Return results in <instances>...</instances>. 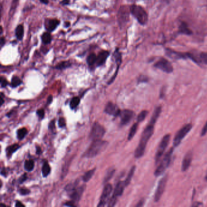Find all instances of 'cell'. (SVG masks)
Listing matches in <instances>:
<instances>
[{
  "label": "cell",
  "mask_w": 207,
  "mask_h": 207,
  "mask_svg": "<svg viewBox=\"0 0 207 207\" xmlns=\"http://www.w3.org/2000/svg\"><path fill=\"white\" fill-rule=\"evenodd\" d=\"M206 133H207V122L202 129V131L201 133V135L204 136Z\"/></svg>",
  "instance_id": "43"
},
{
  "label": "cell",
  "mask_w": 207,
  "mask_h": 207,
  "mask_svg": "<svg viewBox=\"0 0 207 207\" xmlns=\"http://www.w3.org/2000/svg\"><path fill=\"white\" fill-rule=\"evenodd\" d=\"M19 193L22 195H27L30 193V191L26 188H22L19 190Z\"/></svg>",
  "instance_id": "42"
},
{
  "label": "cell",
  "mask_w": 207,
  "mask_h": 207,
  "mask_svg": "<svg viewBox=\"0 0 207 207\" xmlns=\"http://www.w3.org/2000/svg\"><path fill=\"white\" fill-rule=\"evenodd\" d=\"M179 31L181 33L185 34V35H191V34L192 33V32L191 31L190 29H189L188 24L185 22L181 23V24H180V26H179Z\"/></svg>",
  "instance_id": "21"
},
{
  "label": "cell",
  "mask_w": 207,
  "mask_h": 207,
  "mask_svg": "<svg viewBox=\"0 0 207 207\" xmlns=\"http://www.w3.org/2000/svg\"><path fill=\"white\" fill-rule=\"evenodd\" d=\"M192 160V153L191 151H188L185 156L182 164V171L185 172L187 171L190 167L191 161Z\"/></svg>",
  "instance_id": "17"
},
{
  "label": "cell",
  "mask_w": 207,
  "mask_h": 207,
  "mask_svg": "<svg viewBox=\"0 0 207 207\" xmlns=\"http://www.w3.org/2000/svg\"><path fill=\"white\" fill-rule=\"evenodd\" d=\"M50 172H51L50 165L47 162H46L43 164V168H42V174H43V177H46L48 175L50 174Z\"/></svg>",
  "instance_id": "28"
},
{
  "label": "cell",
  "mask_w": 207,
  "mask_h": 207,
  "mask_svg": "<svg viewBox=\"0 0 207 207\" xmlns=\"http://www.w3.org/2000/svg\"><path fill=\"white\" fill-rule=\"evenodd\" d=\"M143 205H144V200L142 199L136 205V206H143Z\"/></svg>",
  "instance_id": "47"
},
{
  "label": "cell",
  "mask_w": 207,
  "mask_h": 207,
  "mask_svg": "<svg viewBox=\"0 0 207 207\" xmlns=\"http://www.w3.org/2000/svg\"><path fill=\"white\" fill-rule=\"evenodd\" d=\"M114 172H115V169H110L107 171L106 174L105 176L104 183L108 182L110 180V179L113 177V176L114 174Z\"/></svg>",
  "instance_id": "36"
},
{
  "label": "cell",
  "mask_w": 207,
  "mask_h": 207,
  "mask_svg": "<svg viewBox=\"0 0 207 207\" xmlns=\"http://www.w3.org/2000/svg\"><path fill=\"white\" fill-rule=\"evenodd\" d=\"M60 24V21L56 19H47L44 22L46 29L49 32H53L57 29Z\"/></svg>",
  "instance_id": "16"
},
{
  "label": "cell",
  "mask_w": 207,
  "mask_h": 207,
  "mask_svg": "<svg viewBox=\"0 0 207 207\" xmlns=\"http://www.w3.org/2000/svg\"><path fill=\"white\" fill-rule=\"evenodd\" d=\"M22 83V80H21V79L18 77H17V76H13L12 77L11 81V86L13 88H16L19 86Z\"/></svg>",
  "instance_id": "33"
},
{
  "label": "cell",
  "mask_w": 207,
  "mask_h": 207,
  "mask_svg": "<svg viewBox=\"0 0 207 207\" xmlns=\"http://www.w3.org/2000/svg\"><path fill=\"white\" fill-rule=\"evenodd\" d=\"M187 57L196 63L207 65V52H202L197 55L193 53H187Z\"/></svg>",
  "instance_id": "12"
},
{
  "label": "cell",
  "mask_w": 207,
  "mask_h": 207,
  "mask_svg": "<svg viewBox=\"0 0 207 207\" xmlns=\"http://www.w3.org/2000/svg\"><path fill=\"white\" fill-rule=\"evenodd\" d=\"M15 35L18 40H22L24 36V27L22 24L18 25L15 29Z\"/></svg>",
  "instance_id": "22"
},
{
  "label": "cell",
  "mask_w": 207,
  "mask_h": 207,
  "mask_svg": "<svg viewBox=\"0 0 207 207\" xmlns=\"http://www.w3.org/2000/svg\"><path fill=\"white\" fill-rule=\"evenodd\" d=\"M15 206H24V205L22 202H18V201H17V202H16Z\"/></svg>",
  "instance_id": "51"
},
{
  "label": "cell",
  "mask_w": 207,
  "mask_h": 207,
  "mask_svg": "<svg viewBox=\"0 0 207 207\" xmlns=\"http://www.w3.org/2000/svg\"><path fill=\"white\" fill-rule=\"evenodd\" d=\"M192 126L191 124H187L183 126L179 131L177 133L173 141V145L174 147H178L182 140L184 139V137L187 135L191 131Z\"/></svg>",
  "instance_id": "8"
},
{
  "label": "cell",
  "mask_w": 207,
  "mask_h": 207,
  "mask_svg": "<svg viewBox=\"0 0 207 207\" xmlns=\"http://www.w3.org/2000/svg\"><path fill=\"white\" fill-rule=\"evenodd\" d=\"M108 142L101 140V139L92 141L90 147L88 148L85 153V157L87 158H93L97 156L106 148Z\"/></svg>",
  "instance_id": "2"
},
{
  "label": "cell",
  "mask_w": 207,
  "mask_h": 207,
  "mask_svg": "<svg viewBox=\"0 0 207 207\" xmlns=\"http://www.w3.org/2000/svg\"><path fill=\"white\" fill-rule=\"evenodd\" d=\"M148 112L146 110H144V111H142L139 114V115L137 116V123H140L142 122V121H143L145 118L147 117V115H148Z\"/></svg>",
  "instance_id": "37"
},
{
  "label": "cell",
  "mask_w": 207,
  "mask_h": 207,
  "mask_svg": "<svg viewBox=\"0 0 207 207\" xmlns=\"http://www.w3.org/2000/svg\"><path fill=\"white\" fill-rule=\"evenodd\" d=\"M105 112L108 114L111 115L119 116L121 111L119 108V107L115 104H114V103L112 102H109L107 103L105 106Z\"/></svg>",
  "instance_id": "14"
},
{
  "label": "cell",
  "mask_w": 207,
  "mask_h": 207,
  "mask_svg": "<svg viewBox=\"0 0 207 207\" xmlns=\"http://www.w3.org/2000/svg\"><path fill=\"white\" fill-rule=\"evenodd\" d=\"M167 56L170 58H175V59H181V58H187V53H182L178 52L176 51H172L169 49H166Z\"/></svg>",
  "instance_id": "19"
},
{
  "label": "cell",
  "mask_w": 207,
  "mask_h": 207,
  "mask_svg": "<svg viewBox=\"0 0 207 207\" xmlns=\"http://www.w3.org/2000/svg\"><path fill=\"white\" fill-rule=\"evenodd\" d=\"M58 126L60 128H63L66 126V120L63 117H61L58 120Z\"/></svg>",
  "instance_id": "40"
},
{
  "label": "cell",
  "mask_w": 207,
  "mask_h": 207,
  "mask_svg": "<svg viewBox=\"0 0 207 207\" xmlns=\"http://www.w3.org/2000/svg\"><path fill=\"white\" fill-rule=\"evenodd\" d=\"M174 148H171L169 149V150L167 152V153L165 154V156L163 157V159L161 161L160 163L158 165V166L156 168L155 172H154V175L156 177L160 176L162 175L165 171L167 169V168L169 167V165L171 162V157L173 153Z\"/></svg>",
  "instance_id": "4"
},
{
  "label": "cell",
  "mask_w": 207,
  "mask_h": 207,
  "mask_svg": "<svg viewBox=\"0 0 207 207\" xmlns=\"http://www.w3.org/2000/svg\"><path fill=\"white\" fill-rule=\"evenodd\" d=\"M135 171V166H133L131 168L130 171H129L128 176L125 181V183L126 187H127V186L130 183L131 181V179L134 174Z\"/></svg>",
  "instance_id": "23"
},
{
  "label": "cell",
  "mask_w": 207,
  "mask_h": 207,
  "mask_svg": "<svg viewBox=\"0 0 207 207\" xmlns=\"http://www.w3.org/2000/svg\"><path fill=\"white\" fill-rule=\"evenodd\" d=\"M85 187H86L85 185H81L78 187H76L74 190V191L70 193V197L72 199L73 202L75 203L80 201L83 192V191L85 190Z\"/></svg>",
  "instance_id": "15"
},
{
  "label": "cell",
  "mask_w": 207,
  "mask_h": 207,
  "mask_svg": "<svg viewBox=\"0 0 207 207\" xmlns=\"http://www.w3.org/2000/svg\"><path fill=\"white\" fill-rule=\"evenodd\" d=\"M167 180H168L167 176H165L161 179V180L159 181V182H158L157 188L155 193V196H154V201L156 202L159 201L162 194H163V192L165 190V188H166Z\"/></svg>",
  "instance_id": "11"
},
{
  "label": "cell",
  "mask_w": 207,
  "mask_h": 207,
  "mask_svg": "<svg viewBox=\"0 0 207 207\" xmlns=\"http://www.w3.org/2000/svg\"><path fill=\"white\" fill-rule=\"evenodd\" d=\"M41 40H42L43 43L45 44H49L52 41V36L49 32H46L43 33L41 36Z\"/></svg>",
  "instance_id": "25"
},
{
  "label": "cell",
  "mask_w": 207,
  "mask_h": 207,
  "mask_svg": "<svg viewBox=\"0 0 207 207\" xmlns=\"http://www.w3.org/2000/svg\"><path fill=\"white\" fill-rule=\"evenodd\" d=\"M95 171V168L87 171L86 173L84 174V176H83L82 179H83V182H89V181H90L91 179L92 178V177L94 174Z\"/></svg>",
  "instance_id": "26"
},
{
  "label": "cell",
  "mask_w": 207,
  "mask_h": 207,
  "mask_svg": "<svg viewBox=\"0 0 207 207\" xmlns=\"http://www.w3.org/2000/svg\"><path fill=\"white\" fill-rule=\"evenodd\" d=\"M8 85V81H7L3 77H1V88H4Z\"/></svg>",
  "instance_id": "44"
},
{
  "label": "cell",
  "mask_w": 207,
  "mask_h": 207,
  "mask_svg": "<svg viewBox=\"0 0 207 207\" xmlns=\"http://www.w3.org/2000/svg\"><path fill=\"white\" fill-rule=\"evenodd\" d=\"M5 44V40L3 37H1V43H0V44H1V47L4 46V44Z\"/></svg>",
  "instance_id": "50"
},
{
  "label": "cell",
  "mask_w": 207,
  "mask_h": 207,
  "mask_svg": "<svg viewBox=\"0 0 207 207\" xmlns=\"http://www.w3.org/2000/svg\"><path fill=\"white\" fill-rule=\"evenodd\" d=\"M205 180L207 181V172H206V176H205Z\"/></svg>",
  "instance_id": "57"
},
{
  "label": "cell",
  "mask_w": 207,
  "mask_h": 207,
  "mask_svg": "<svg viewBox=\"0 0 207 207\" xmlns=\"http://www.w3.org/2000/svg\"><path fill=\"white\" fill-rule=\"evenodd\" d=\"M18 4V0H13L11 6H10V12H9V17L10 18L13 15L14 13L15 12Z\"/></svg>",
  "instance_id": "31"
},
{
  "label": "cell",
  "mask_w": 207,
  "mask_h": 207,
  "mask_svg": "<svg viewBox=\"0 0 207 207\" xmlns=\"http://www.w3.org/2000/svg\"><path fill=\"white\" fill-rule=\"evenodd\" d=\"M125 187L126 185L125 182H119L116 185L113 196L116 198H118L119 197L121 196L123 194L124 189H125Z\"/></svg>",
  "instance_id": "20"
},
{
  "label": "cell",
  "mask_w": 207,
  "mask_h": 207,
  "mask_svg": "<svg viewBox=\"0 0 207 207\" xmlns=\"http://www.w3.org/2000/svg\"><path fill=\"white\" fill-rule=\"evenodd\" d=\"M129 13H131L130 8L126 6H122L120 8L117 13V20L120 27L125 26L129 22Z\"/></svg>",
  "instance_id": "6"
},
{
  "label": "cell",
  "mask_w": 207,
  "mask_h": 207,
  "mask_svg": "<svg viewBox=\"0 0 207 207\" xmlns=\"http://www.w3.org/2000/svg\"><path fill=\"white\" fill-rule=\"evenodd\" d=\"M148 81V78L147 76L141 75L140 77L138 79V82L139 83H143V82H147Z\"/></svg>",
  "instance_id": "41"
},
{
  "label": "cell",
  "mask_w": 207,
  "mask_h": 207,
  "mask_svg": "<svg viewBox=\"0 0 207 207\" xmlns=\"http://www.w3.org/2000/svg\"><path fill=\"white\" fill-rule=\"evenodd\" d=\"M40 1L44 4H47L48 3H49V1H48V0H40Z\"/></svg>",
  "instance_id": "54"
},
{
  "label": "cell",
  "mask_w": 207,
  "mask_h": 207,
  "mask_svg": "<svg viewBox=\"0 0 207 207\" xmlns=\"http://www.w3.org/2000/svg\"><path fill=\"white\" fill-rule=\"evenodd\" d=\"M27 133V130L26 128H21L19 129L18 130V131H17V138H18V139L19 140H22L23 139L24 137L26 135Z\"/></svg>",
  "instance_id": "32"
},
{
  "label": "cell",
  "mask_w": 207,
  "mask_h": 207,
  "mask_svg": "<svg viewBox=\"0 0 207 207\" xmlns=\"http://www.w3.org/2000/svg\"><path fill=\"white\" fill-rule=\"evenodd\" d=\"M49 129L51 130H53V128H55V120H52L50 123H49Z\"/></svg>",
  "instance_id": "46"
},
{
  "label": "cell",
  "mask_w": 207,
  "mask_h": 207,
  "mask_svg": "<svg viewBox=\"0 0 207 207\" xmlns=\"http://www.w3.org/2000/svg\"><path fill=\"white\" fill-rule=\"evenodd\" d=\"M37 115L40 119H42L44 116V110L43 109H38L37 111Z\"/></svg>",
  "instance_id": "39"
},
{
  "label": "cell",
  "mask_w": 207,
  "mask_h": 207,
  "mask_svg": "<svg viewBox=\"0 0 207 207\" xmlns=\"http://www.w3.org/2000/svg\"><path fill=\"white\" fill-rule=\"evenodd\" d=\"M137 128H138V123H134L133 125V126L131 128V129L129 131V133L128 137V140H131L134 137V136L135 135V134L137 132Z\"/></svg>",
  "instance_id": "27"
},
{
  "label": "cell",
  "mask_w": 207,
  "mask_h": 207,
  "mask_svg": "<svg viewBox=\"0 0 207 207\" xmlns=\"http://www.w3.org/2000/svg\"><path fill=\"white\" fill-rule=\"evenodd\" d=\"M36 148H37V154H40L41 153V149L40 148V147H37Z\"/></svg>",
  "instance_id": "52"
},
{
  "label": "cell",
  "mask_w": 207,
  "mask_h": 207,
  "mask_svg": "<svg viewBox=\"0 0 207 207\" xmlns=\"http://www.w3.org/2000/svg\"><path fill=\"white\" fill-rule=\"evenodd\" d=\"M75 202H73V201H72V202H67L66 204H65V206H74V204Z\"/></svg>",
  "instance_id": "48"
},
{
  "label": "cell",
  "mask_w": 207,
  "mask_h": 207,
  "mask_svg": "<svg viewBox=\"0 0 207 207\" xmlns=\"http://www.w3.org/2000/svg\"><path fill=\"white\" fill-rule=\"evenodd\" d=\"M97 56H96L95 53H91L87 58V63L89 66H93L97 62Z\"/></svg>",
  "instance_id": "29"
},
{
  "label": "cell",
  "mask_w": 207,
  "mask_h": 207,
  "mask_svg": "<svg viewBox=\"0 0 207 207\" xmlns=\"http://www.w3.org/2000/svg\"><path fill=\"white\" fill-rule=\"evenodd\" d=\"M24 168L27 171H32L34 168V162L32 160H26L24 163Z\"/></svg>",
  "instance_id": "35"
},
{
  "label": "cell",
  "mask_w": 207,
  "mask_h": 207,
  "mask_svg": "<svg viewBox=\"0 0 207 207\" xmlns=\"http://www.w3.org/2000/svg\"><path fill=\"white\" fill-rule=\"evenodd\" d=\"M70 1L69 0H63V1H61V4L63 5H67L68 4H69Z\"/></svg>",
  "instance_id": "49"
},
{
  "label": "cell",
  "mask_w": 207,
  "mask_h": 207,
  "mask_svg": "<svg viewBox=\"0 0 207 207\" xmlns=\"http://www.w3.org/2000/svg\"><path fill=\"white\" fill-rule=\"evenodd\" d=\"M71 66V63L69 61H62L61 63H58L56 66V68L57 69L61 70V69H65L66 68L69 67Z\"/></svg>",
  "instance_id": "30"
},
{
  "label": "cell",
  "mask_w": 207,
  "mask_h": 207,
  "mask_svg": "<svg viewBox=\"0 0 207 207\" xmlns=\"http://www.w3.org/2000/svg\"><path fill=\"white\" fill-rule=\"evenodd\" d=\"M154 66L168 74L171 73L173 71V67H172L171 63L168 60L164 58L158 60L156 63H155Z\"/></svg>",
  "instance_id": "9"
},
{
  "label": "cell",
  "mask_w": 207,
  "mask_h": 207,
  "mask_svg": "<svg viewBox=\"0 0 207 207\" xmlns=\"http://www.w3.org/2000/svg\"><path fill=\"white\" fill-rule=\"evenodd\" d=\"M106 133L105 129L99 123H95L91 129L89 139L92 141L101 139Z\"/></svg>",
  "instance_id": "7"
},
{
  "label": "cell",
  "mask_w": 207,
  "mask_h": 207,
  "mask_svg": "<svg viewBox=\"0 0 207 207\" xmlns=\"http://www.w3.org/2000/svg\"><path fill=\"white\" fill-rule=\"evenodd\" d=\"M130 12L140 24L144 25L147 23L148 16L142 7L135 4L132 5L130 7Z\"/></svg>",
  "instance_id": "3"
},
{
  "label": "cell",
  "mask_w": 207,
  "mask_h": 207,
  "mask_svg": "<svg viewBox=\"0 0 207 207\" xmlns=\"http://www.w3.org/2000/svg\"><path fill=\"white\" fill-rule=\"evenodd\" d=\"M66 27H68V26H69V24L70 23H66Z\"/></svg>",
  "instance_id": "56"
},
{
  "label": "cell",
  "mask_w": 207,
  "mask_h": 207,
  "mask_svg": "<svg viewBox=\"0 0 207 207\" xmlns=\"http://www.w3.org/2000/svg\"><path fill=\"white\" fill-rule=\"evenodd\" d=\"M52 97L49 96V98L47 99V104H50V103L52 102Z\"/></svg>",
  "instance_id": "53"
},
{
  "label": "cell",
  "mask_w": 207,
  "mask_h": 207,
  "mask_svg": "<svg viewBox=\"0 0 207 207\" xmlns=\"http://www.w3.org/2000/svg\"><path fill=\"white\" fill-rule=\"evenodd\" d=\"M80 98L78 97H74L71 100V101L70 102V108L72 109L76 108L80 104Z\"/></svg>",
  "instance_id": "34"
},
{
  "label": "cell",
  "mask_w": 207,
  "mask_h": 207,
  "mask_svg": "<svg viewBox=\"0 0 207 207\" xmlns=\"http://www.w3.org/2000/svg\"><path fill=\"white\" fill-rule=\"evenodd\" d=\"M161 111H162L161 106H157L155 109L154 111L153 114V115H152L149 123H148V125L143 131L140 138L139 143L138 144V147H137L135 151L134 156L135 158H139L144 155L148 142L149 141V139L153 134L155 124L161 113Z\"/></svg>",
  "instance_id": "1"
},
{
  "label": "cell",
  "mask_w": 207,
  "mask_h": 207,
  "mask_svg": "<svg viewBox=\"0 0 207 207\" xmlns=\"http://www.w3.org/2000/svg\"><path fill=\"white\" fill-rule=\"evenodd\" d=\"M171 135L169 134H166L163 138L159 144V145L158 147L156 156H155V162L156 164H157L160 162L162 157L164 154L165 150H166L169 140H170Z\"/></svg>",
  "instance_id": "5"
},
{
  "label": "cell",
  "mask_w": 207,
  "mask_h": 207,
  "mask_svg": "<svg viewBox=\"0 0 207 207\" xmlns=\"http://www.w3.org/2000/svg\"><path fill=\"white\" fill-rule=\"evenodd\" d=\"M19 148V146L17 144H12V145L9 147L8 148H7L6 149V154L8 157H10L13 153H15V151H17L18 148Z\"/></svg>",
  "instance_id": "24"
},
{
  "label": "cell",
  "mask_w": 207,
  "mask_h": 207,
  "mask_svg": "<svg viewBox=\"0 0 207 207\" xmlns=\"http://www.w3.org/2000/svg\"><path fill=\"white\" fill-rule=\"evenodd\" d=\"M199 205H202V204L201 203H199V204H196L193 205V206H199Z\"/></svg>",
  "instance_id": "55"
},
{
  "label": "cell",
  "mask_w": 207,
  "mask_h": 207,
  "mask_svg": "<svg viewBox=\"0 0 207 207\" xmlns=\"http://www.w3.org/2000/svg\"><path fill=\"white\" fill-rule=\"evenodd\" d=\"M134 113L128 109H125L121 111L120 114V123L122 125H126L132 120L134 117Z\"/></svg>",
  "instance_id": "13"
},
{
  "label": "cell",
  "mask_w": 207,
  "mask_h": 207,
  "mask_svg": "<svg viewBox=\"0 0 207 207\" xmlns=\"http://www.w3.org/2000/svg\"><path fill=\"white\" fill-rule=\"evenodd\" d=\"M109 56V52L106 51H103L99 53L97 58L96 64L97 66H100L104 65L106 61V59Z\"/></svg>",
  "instance_id": "18"
},
{
  "label": "cell",
  "mask_w": 207,
  "mask_h": 207,
  "mask_svg": "<svg viewBox=\"0 0 207 207\" xmlns=\"http://www.w3.org/2000/svg\"><path fill=\"white\" fill-rule=\"evenodd\" d=\"M26 179H27V174H24L19 178V182L21 183H22L23 182H24L26 180Z\"/></svg>",
  "instance_id": "45"
},
{
  "label": "cell",
  "mask_w": 207,
  "mask_h": 207,
  "mask_svg": "<svg viewBox=\"0 0 207 207\" xmlns=\"http://www.w3.org/2000/svg\"><path fill=\"white\" fill-rule=\"evenodd\" d=\"M113 190V187L111 184H107L105 185V187L103 190L101 196L100 197V202L98 204V206H104L108 203L107 202L109 201V197L111 196V194Z\"/></svg>",
  "instance_id": "10"
},
{
  "label": "cell",
  "mask_w": 207,
  "mask_h": 207,
  "mask_svg": "<svg viewBox=\"0 0 207 207\" xmlns=\"http://www.w3.org/2000/svg\"><path fill=\"white\" fill-rule=\"evenodd\" d=\"M114 57H115L116 63L117 64V66H120L122 63V56H121V53L119 52L118 49H117L114 52Z\"/></svg>",
  "instance_id": "38"
}]
</instances>
